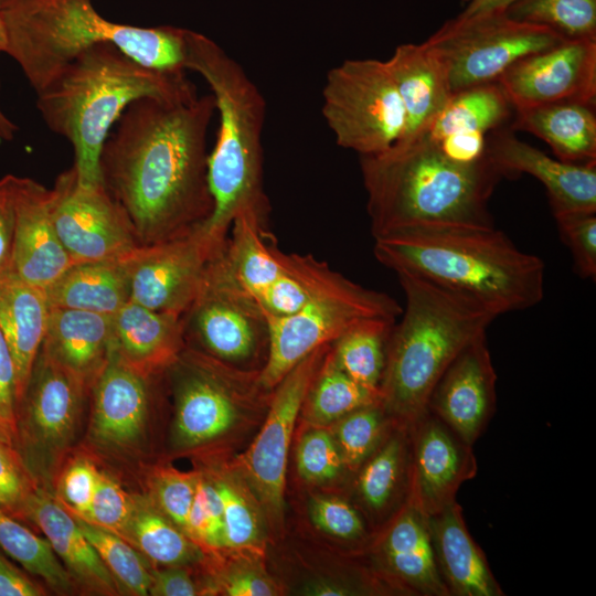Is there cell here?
I'll use <instances>...</instances> for the list:
<instances>
[{"instance_id": "1", "label": "cell", "mask_w": 596, "mask_h": 596, "mask_svg": "<svg viewBox=\"0 0 596 596\" xmlns=\"http://www.w3.org/2000/svg\"><path fill=\"white\" fill-rule=\"evenodd\" d=\"M215 110L212 94L141 97L108 134L99 157L103 183L139 246L183 236L210 217L206 135Z\"/></svg>"}, {"instance_id": "2", "label": "cell", "mask_w": 596, "mask_h": 596, "mask_svg": "<svg viewBox=\"0 0 596 596\" xmlns=\"http://www.w3.org/2000/svg\"><path fill=\"white\" fill-rule=\"evenodd\" d=\"M374 241V256L395 274L421 277L496 317L531 308L544 295L543 260L493 225H424Z\"/></svg>"}, {"instance_id": "3", "label": "cell", "mask_w": 596, "mask_h": 596, "mask_svg": "<svg viewBox=\"0 0 596 596\" xmlns=\"http://www.w3.org/2000/svg\"><path fill=\"white\" fill-rule=\"evenodd\" d=\"M360 167L374 238L424 225H493L488 202L504 175L488 156L461 163L421 135L361 156Z\"/></svg>"}, {"instance_id": "4", "label": "cell", "mask_w": 596, "mask_h": 596, "mask_svg": "<svg viewBox=\"0 0 596 596\" xmlns=\"http://www.w3.org/2000/svg\"><path fill=\"white\" fill-rule=\"evenodd\" d=\"M185 68L207 83L219 111L216 141L207 157L213 211L201 225L214 245L226 243L234 220L253 217L267 226L269 202L264 188L265 98L245 70L217 43L187 30Z\"/></svg>"}, {"instance_id": "5", "label": "cell", "mask_w": 596, "mask_h": 596, "mask_svg": "<svg viewBox=\"0 0 596 596\" xmlns=\"http://www.w3.org/2000/svg\"><path fill=\"white\" fill-rule=\"evenodd\" d=\"M196 95L185 73L145 66L116 45L98 43L36 92V107L49 129L71 142L78 184L93 188L104 184L100 151L129 104L147 96L187 99Z\"/></svg>"}, {"instance_id": "6", "label": "cell", "mask_w": 596, "mask_h": 596, "mask_svg": "<svg viewBox=\"0 0 596 596\" xmlns=\"http://www.w3.org/2000/svg\"><path fill=\"white\" fill-rule=\"evenodd\" d=\"M7 47L35 92L98 43H111L145 66L182 74L187 29L141 28L102 17L92 0H0Z\"/></svg>"}, {"instance_id": "7", "label": "cell", "mask_w": 596, "mask_h": 596, "mask_svg": "<svg viewBox=\"0 0 596 596\" xmlns=\"http://www.w3.org/2000/svg\"><path fill=\"white\" fill-rule=\"evenodd\" d=\"M405 296L386 347L380 402L394 423L409 425L426 408L436 383L497 318L478 304L407 273H396Z\"/></svg>"}, {"instance_id": "8", "label": "cell", "mask_w": 596, "mask_h": 596, "mask_svg": "<svg viewBox=\"0 0 596 596\" xmlns=\"http://www.w3.org/2000/svg\"><path fill=\"white\" fill-rule=\"evenodd\" d=\"M402 307L391 296L365 288L341 274L299 310L267 316L268 351L258 372L262 386H275L302 359L331 344L347 330L368 319L396 320Z\"/></svg>"}, {"instance_id": "9", "label": "cell", "mask_w": 596, "mask_h": 596, "mask_svg": "<svg viewBox=\"0 0 596 596\" xmlns=\"http://www.w3.org/2000/svg\"><path fill=\"white\" fill-rule=\"evenodd\" d=\"M169 369L175 397L172 441L179 449L224 437L272 392L259 383V371L237 369L192 348L185 347Z\"/></svg>"}, {"instance_id": "10", "label": "cell", "mask_w": 596, "mask_h": 596, "mask_svg": "<svg viewBox=\"0 0 596 596\" xmlns=\"http://www.w3.org/2000/svg\"><path fill=\"white\" fill-rule=\"evenodd\" d=\"M321 113L338 146L361 156L384 152L405 135L406 114L385 61L349 58L332 67Z\"/></svg>"}, {"instance_id": "11", "label": "cell", "mask_w": 596, "mask_h": 596, "mask_svg": "<svg viewBox=\"0 0 596 596\" xmlns=\"http://www.w3.org/2000/svg\"><path fill=\"white\" fill-rule=\"evenodd\" d=\"M566 40L547 26L519 21L505 11L459 17L425 42L443 63L453 95L498 82L519 60Z\"/></svg>"}, {"instance_id": "12", "label": "cell", "mask_w": 596, "mask_h": 596, "mask_svg": "<svg viewBox=\"0 0 596 596\" xmlns=\"http://www.w3.org/2000/svg\"><path fill=\"white\" fill-rule=\"evenodd\" d=\"M225 246L210 258L200 291L182 317L184 338L199 351L243 370L263 353L267 356L268 322L233 272Z\"/></svg>"}, {"instance_id": "13", "label": "cell", "mask_w": 596, "mask_h": 596, "mask_svg": "<svg viewBox=\"0 0 596 596\" xmlns=\"http://www.w3.org/2000/svg\"><path fill=\"white\" fill-rule=\"evenodd\" d=\"M86 385L40 350L18 405L14 447L40 483L76 437Z\"/></svg>"}, {"instance_id": "14", "label": "cell", "mask_w": 596, "mask_h": 596, "mask_svg": "<svg viewBox=\"0 0 596 596\" xmlns=\"http://www.w3.org/2000/svg\"><path fill=\"white\" fill-rule=\"evenodd\" d=\"M57 236L73 263L114 260L138 246L134 227L104 184H78L74 168L61 173L51 189Z\"/></svg>"}, {"instance_id": "15", "label": "cell", "mask_w": 596, "mask_h": 596, "mask_svg": "<svg viewBox=\"0 0 596 596\" xmlns=\"http://www.w3.org/2000/svg\"><path fill=\"white\" fill-rule=\"evenodd\" d=\"M329 347L323 345L308 354L275 386L263 427L243 457L245 480L263 512L274 521L283 513L287 458L295 423Z\"/></svg>"}, {"instance_id": "16", "label": "cell", "mask_w": 596, "mask_h": 596, "mask_svg": "<svg viewBox=\"0 0 596 596\" xmlns=\"http://www.w3.org/2000/svg\"><path fill=\"white\" fill-rule=\"evenodd\" d=\"M223 246H214L201 225L183 236L138 246L126 257L130 300L183 317L200 291L210 258Z\"/></svg>"}, {"instance_id": "17", "label": "cell", "mask_w": 596, "mask_h": 596, "mask_svg": "<svg viewBox=\"0 0 596 596\" xmlns=\"http://www.w3.org/2000/svg\"><path fill=\"white\" fill-rule=\"evenodd\" d=\"M498 83L514 110L560 102L595 104L596 40H563L530 54Z\"/></svg>"}, {"instance_id": "18", "label": "cell", "mask_w": 596, "mask_h": 596, "mask_svg": "<svg viewBox=\"0 0 596 596\" xmlns=\"http://www.w3.org/2000/svg\"><path fill=\"white\" fill-rule=\"evenodd\" d=\"M409 498L427 517L456 500L459 488L475 478L472 446L426 408L408 425Z\"/></svg>"}, {"instance_id": "19", "label": "cell", "mask_w": 596, "mask_h": 596, "mask_svg": "<svg viewBox=\"0 0 596 596\" xmlns=\"http://www.w3.org/2000/svg\"><path fill=\"white\" fill-rule=\"evenodd\" d=\"M496 383L483 333L448 365L430 393L427 408L473 446L496 412Z\"/></svg>"}, {"instance_id": "20", "label": "cell", "mask_w": 596, "mask_h": 596, "mask_svg": "<svg viewBox=\"0 0 596 596\" xmlns=\"http://www.w3.org/2000/svg\"><path fill=\"white\" fill-rule=\"evenodd\" d=\"M13 201L11 270L24 281L46 289L74 264L54 226L51 189L13 175Z\"/></svg>"}, {"instance_id": "21", "label": "cell", "mask_w": 596, "mask_h": 596, "mask_svg": "<svg viewBox=\"0 0 596 596\" xmlns=\"http://www.w3.org/2000/svg\"><path fill=\"white\" fill-rule=\"evenodd\" d=\"M147 379L111 351L95 380L88 437L100 449L134 454L142 444L149 395Z\"/></svg>"}, {"instance_id": "22", "label": "cell", "mask_w": 596, "mask_h": 596, "mask_svg": "<svg viewBox=\"0 0 596 596\" xmlns=\"http://www.w3.org/2000/svg\"><path fill=\"white\" fill-rule=\"evenodd\" d=\"M487 153L504 177L528 173L539 180L554 216L596 213V162L554 159L503 129L487 139Z\"/></svg>"}, {"instance_id": "23", "label": "cell", "mask_w": 596, "mask_h": 596, "mask_svg": "<svg viewBox=\"0 0 596 596\" xmlns=\"http://www.w3.org/2000/svg\"><path fill=\"white\" fill-rule=\"evenodd\" d=\"M375 555L404 594L450 596L435 562L427 515L409 500L387 523Z\"/></svg>"}, {"instance_id": "24", "label": "cell", "mask_w": 596, "mask_h": 596, "mask_svg": "<svg viewBox=\"0 0 596 596\" xmlns=\"http://www.w3.org/2000/svg\"><path fill=\"white\" fill-rule=\"evenodd\" d=\"M427 520L435 562L450 596H504L457 500Z\"/></svg>"}, {"instance_id": "25", "label": "cell", "mask_w": 596, "mask_h": 596, "mask_svg": "<svg viewBox=\"0 0 596 596\" xmlns=\"http://www.w3.org/2000/svg\"><path fill=\"white\" fill-rule=\"evenodd\" d=\"M185 348L182 317L129 300L113 316V352L149 377L169 369Z\"/></svg>"}, {"instance_id": "26", "label": "cell", "mask_w": 596, "mask_h": 596, "mask_svg": "<svg viewBox=\"0 0 596 596\" xmlns=\"http://www.w3.org/2000/svg\"><path fill=\"white\" fill-rule=\"evenodd\" d=\"M22 518L31 520L41 530L75 584L95 594H120L74 515L54 496L39 486L26 502Z\"/></svg>"}, {"instance_id": "27", "label": "cell", "mask_w": 596, "mask_h": 596, "mask_svg": "<svg viewBox=\"0 0 596 596\" xmlns=\"http://www.w3.org/2000/svg\"><path fill=\"white\" fill-rule=\"evenodd\" d=\"M40 350L93 386L113 350V316L51 307Z\"/></svg>"}, {"instance_id": "28", "label": "cell", "mask_w": 596, "mask_h": 596, "mask_svg": "<svg viewBox=\"0 0 596 596\" xmlns=\"http://www.w3.org/2000/svg\"><path fill=\"white\" fill-rule=\"evenodd\" d=\"M385 64L406 114V130L400 141L414 139L453 96L446 70L426 42L396 46Z\"/></svg>"}, {"instance_id": "29", "label": "cell", "mask_w": 596, "mask_h": 596, "mask_svg": "<svg viewBox=\"0 0 596 596\" xmlns=\"http://www.w3.org/2000/svg\"><path fill=\"white\" fill-rule=\"evenodd\" d=\"M50 310L45 289L24 281L11 269L0 276V330L15 364L18 405L42 347Z\"/></svg>"}, {"instance_id": "30", "label": "cell", "mask_w": 596, "mask_h": 596, "mask_svg": "<svg viewBox=\"0 0 596 596\" xmlns=\"http://www.w3.org/2000/svg\"><path fill=\"white\" fill-rule=\"evenodd\" d=\"M512 130L544 140L565 162H596L595 104L560 102L515 109Z\"/></svg>"}, {"instance_id": "31", "label": "cell", "mask_w": 596, "mask_h": 596, "mask_svg": "<svg viewBox=\"0 0 596 596\" xmlns=\"http://www.w3.org/2000/svg\"><path fill=\"white\" fill-rule=\"evenodd\" d=\"M45 292L51 307L114 316L130 300L126 258L75 263Z\"/></svg>"}, {"instance_id": "32", "label": "cell", "mask_w": 596, "mask_h": 596, "mask_svg": "<svg viewBox=\"0 0 596 596\" xmlns=\"http://www.w3.org/2000/svg\"><path fill=\"white\" fill-rule=\"evenodd\" d=\"M356 491L363 507L383 514L400 496L409 498L408 425L394 423L377 448L355 470Z\"/></svg>"}, {"instance_id": "33", "label": "cell", "mask_w": 596, "mask_h": 596, "mask_svg": "<svg viewBox=\"0 0 596 596\" xmlns=\"http://www.w3.org/2000/svg\"><path fill=\"white\" fill-rule=\"evenodd\" d=\"M120 538L149 562L161 566H184L199 561L202 555V551L149 496L134 494L132 512Z\"/></svg>"}, {"instance_id": "34", "label": "cell", "mask_w": 596, "mask_h": 596, "mask_svg": "<svg viewBox=\"0 0 596 596\" xmlns=\"http://www.w3.org/2000/svg\"><path fill=\"white\" fill-rule=\"evenodd\" d=\"M267 226L241 215L231 226L225 253L241 284L256 297L281 274L285 253L272 242Z\"/></svg>"}, {"instance_id": "35", "label": "cell", "mask_w": 596, "mask_h": 596, "mask_svg": "<svg viewBox=\"0 0 596 596\" xmlns=\"http://www.w3.org/2000/svg\"><path fill=\"white\" fill-rule=\"evenodd\" d=\"M512 109L498 82L472 86L455 93L421 135L438 141L457 132L487 134L500 128Z\"/></svg>"}, {"instance_id": "36", "label": "cell", "mask_w": 596, "mask_h": 596, "mask_svg": "<svg viewBox=\"0 0 596 596\" xmlns=\"http://www.w3.org/2000/svg\"><path fill=\"white\" fill-rule=\"evenodd\" d=\"M395 322L382 318L368 319L347 330L330 345L337 365L356 383L379 392L387 341Z\"/></svg>"}, {"instance_id": "37", "label": "cell", "mask_w": 596, "mask_h": 596, "mask_svg": "<svg viewBox=\"0 0 596 596\" xmlns=\"http://www.w3.org/2000/svg\"><path fill=\"white\" fill-rule=\"evenodd\" d=\"M376 402H380V392L366 389L348 376L334 362L329 347L301 408L308 422L323 426Z\"/></svg>"}, {"instance_id": "38", "label": "cell", "mask_w": 596, "mask_h": 596, "mask_svg": "<svg viewBox=\"0 0 596 596\" xmlns=\"http://www.w3.org/2000/svg\"><path fill=\"white\" fill-rule=\"evenodd\" d=\"M222 502L225 550L258 556L264 551L260 504L242 479L230 472L212 473Z\"/></svg>"}, {"instance_id": "39", "label": "cell", "mask_w": 596, "mask_h": 596, "mask_svg": "<svg viewBox=\"0 0 596 596\" xmlns=\"http://www.w3.org/2000/svg\"><path fill=\"white\" fill-rule=\"evenodd\" d=\"M338 274L312 255L285 253L284 270L256 300L267 316L290 315L326 288Z\"/></svg>"}, {"instance_id": "40", "label": "cell", "mask_w": 596, "mask_h": 596, "mask_svg": "<svg viewBox=\"0 0 596 596\" xmlns=\"http://www.w3.org/2000/svg\"><path fill=\"white\" fill-rule=\"evenodd\" d=\"M0 547L26 572L40 576L54 592L68 594L75 582L51 544L0 508Z\"/></svg>"}, {"instance_id": "41", "label": "cell", "mask_w": 596, "mask_h": 596, "mask_svg": "<svg viewBox=\"0 0 596 596\" xmlns=\"http://www.w3.org/2000/svg\"><path fill=\"white\" fill-rule=\"evenodd\" d=\"M74 518L114 577L119 593L149 595L153 568L147 565L148 560L117 534Z\"/></svg>"}, {"instance_id": "42", "label": "cell", "mask_w": 596, "mask_h": 596, "mask_svg": "<svg viewBox=\"0 0 596 596\" xmlns=\"http://www.w3.org/2000/svg\"><path fill=\"white\" fill-rule=\"evenodd\" d=\"M505 12L547 26L566 40H596V0H517Z\"/></svg>"}, {"instance_id": "43", "label": "cell", "mask_w": 596, "mask_h": 596, "mask_svg": "<svg viewBox=\"0 0 596 596\" xmlns=\"http://www.w3.org/2000/svg\"><path fill=\"white\" fill-rule=\"evenodd\" d=\"M331 434L347 470L355 471L377 448L394 422L381 402L358 408L333 423Z\"/></svg>"}, {"instance_id": "44", "label": "cell", "mask_w": 596, "mask_h": 596, "mask_svg": "<svg viewBox=\"0 0 596 596\" xmlns=\"http://www.w3.org/2000/svg\"><path fill=\"white\" fill-rule=\"evenodd\" d=\"M184 532L201 551L225 550L222 502L211 475L198 472Z\"/></svg>"}, {"instance_id": "45", "label": "cell", "mask_w": 596, "mask_h": 596, "mask_svg": "<svg viewBox=\"0 0 596 596\" xmlns=\"http://www.w3.org/2000/svg\"><path fill=\"white\" fill-rule=\"evenodd\" d=\"M196 478L198 471L187 472L172 467H157L150 475L149 497L183 531L194 499Z\"/></svg>"}, {"instance_id": "46", "label": "cell", "mask_w": 596, "mask_h": 596, "mask_svg": "<svg viewBox=\"0 0 596 596\" xmlns=\"http://www.w3.org/2000/svg\"><path fill=\"white\" fill-rule=\"evenodd\" d=\"M296 461L300 477L313 483L332 481L345 470L336 440L324 428H315L301 437Z\"/></svg>"}, {"instance_id": "47", "label": "cell", "mask_w": 596, "mask_h": 596, "mask_svg": "<svg viewBox=\"0 0 596 596\" xmlns=\"http://www.w3.org/2000/svg\"><path fill=\"white\" fill-rule=\"evenodd\" d=\"M39 486L17 448L0 438V508L21 519L26 502Z\"/></svg>"}, {"instance_id": "48", "label": "cell", "mask_w": 596, "mask_h": 596, "mask_svg": "<svg viewBox=\"0 0 596 596\" xmlns=\"http://www.w3.org/2000/svg\"><path fill=\"white\" fill-rule=\"evenodd\" d=\"M134 508V494L100 470L97 488L84 521L120 536ZM78 518V517H77Z\"/></svg>"}, {"instance_id": "49", "label": "cell", "mask_w": 596, "mask_h": 596, "mask_svg": "<svg viewBox=\"0 0 596 596\" xmlns=\"http://www.w3.org/2000/svg\"><path fill=\"white\" fill-rule=\"evenodd\" d=\"M99 473L89 458H73L60 473L55 499L73 515L84 518L93 501Z\"/></svg>"}, {"instance_id": "50", "label": "cell", "mask_w": 596, "mask_h": 596, "mask_svg": "<svg viewBox=\"0 0 596 596\" xmlns=\"http://www.w3.org/2000/svg\"><path fill=\"white\" fill-rule=\"evenodd\" d=\"M560 235L573 256L582 278H596V215L570 213L554 216Z\"/></svg>"}, {"instance_id": "51", "label": "cell", "mask_w": 596, "mask_h": 596, "mask_svg": "<svg viewBox=\"0 0 596 596\" xmlns=\"http://www.w3.org/2000/svg\"><path fill=\"white\" fill-rule=\"evenodd\" d=\"M313 524L324 533L342 541L358 542L366 529L358 509L337 497H313L309 503Z\"/></svg>"}, {"instance_id": "52", "label": "cell", "mask_w": 596, "mask_h": 596, "mask_svg": "<svg viewBox=\"0 0 596 596\" xmlns=\"http://www.w3.org/2000/svg\"><path fill=\"white\" fill-rule=\"evenodd\" d=\"M17 412L15 364L0 330V429L13 445L17 438Z\"/></svg>"}, {"instance_id": "53", "label": "cell", "mask_w": 596, "mask_h": 596, "mask_svg": "<svg viewBox=\"0 0 596 596\" xmlns=\"http://www.w3.org/2000/svg\"><path fill=\"white\" fill-rule=\"evenodd\" d=\"M220 590L228 596H274L278 594L274 581L254 564H238L220 579Z\"/></svg>"}, {"instance_id": "54", "label": "cell", "mask_w": 596, "mask_h": 596, "mask_svg": "<svg viewBox=\"0 0 596 596\" xmlns=\"http://www.w3.org/2000/svg\"><path fill=\"white\" fill-rule=\"evenodd\" d=\"M14 232L13 175L0 179V276L11 269Z\"/></svg>"}, {"instance_id": "55", "label": "cell", "mask_w": 596, "mask_h": 596, "mask_svg": "<svg viewBox=\"0 0 596 596\" xmlns=\"http://www.w3.org/2000/svg\"><path fill=\"white\" fill-rule=\"evenodd\" d=\"M436 142L447 157L461 163H475L488 156L486 134L481 131L457 132Z\"/></svg>"}, {"instance_id": "56", "label": "cell", "mask_w": 596, "mask_h": 596, "mask_svg": "<svg viewBox=\"0 0 596 596\" xmlns=\"http://www.w3.org/2000/svg\"><path fill=\"white\" fill-rule=\"evenodd\" d=\"M201 594L190 572L183 566H166L152 570L149 595L194 596Z\"/></svg>"}, {"instance_id": "57", "label": "cell", "mask_w": 596, "mask_h": 596, "mask_svg": "<svg viewBox=\"0 0 596 596\" xmlns=\"http://www.w3.org/2000/svg\"><path fill=\"white\" fill-rule=\"evenodd\" d=\"M41 595H45L44 588L0 554V596Z\"/></svg>"}, {"instance_id": "58", "label": "cell", "mask_w": 596, "mask_h": 596, "mask_svg": "<svg viewBox=\"0 0 596 596\" xmlns=\"http://www.w3.org/2000/svg\"><path fill=\"white\" fill-rule=\"evenodd\" d=\"M304 594L310 596H348L365 594L359 586L333 579L311 582L304 589Z\"/></svg>"}, {"instance_id": "59", "label": "cell", "mask_w": 596, "mask_h": 596, "mask_svg": "<svg viewBox=\"0 0 596 596\" xmlns=\"http://www.w3.org/2000/svg\"><path fill=\"white\" fill-rule=\"evenodd\" d=\"M517 0H470L459 17H470L491 11H505Z\"/></svg>"}, {"instance_id": "60", "label": "cell", "mask_w": 596, "mask_h": 596, "mask_svg": "<svg viewBox=\"0 0 596 596\" xmlns=\"http://www.w3.org/2000/svg\"><path fill=\"white\" fill-rule=\"evenodd\" d=\"M17 127L0 110V137L11 139Z\"/></svg>"}, {"instance_id": "61", "label": "cell", "mask_w": 596, "mask_h": 596, "mask_svg": "<svg viewBox=\"0 0 596 596\" xmlns=\"http://www.w3.org/2000/svg\"><path fill=\"white\" fill-rule=\"evenodd\" d=\"M6 47H7V35H6L3 22L0 18V54L6 53Z\"/></svg>"}, {"instance_id": "62", "label": "cell", "mask_w": 596, "mask_h": 596, "mask_svg": "<svg viewBox=\"0 0 596 596\" xmlns=\"http://www.w3.org/2000/svg\"><path fill=\"white\" fill-rule=\"evenodd\" d=\"M0 438L7 440V441H9V443H11V441L9 440V438L3 434V432H2L1 429H0ZM11 444H12V443H11ZM12 445H13V444H12ZM13 446H14V445H13Z\"/></svg>"}]
</instances>
